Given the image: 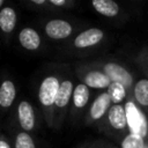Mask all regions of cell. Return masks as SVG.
Returning a JSON list of instances; mask_svg holds the SVG:
<instances>
[{
    "label": "cell",
    "mask_w": 148,
    "mask_h": 148,
    "mask_svg": "<svg viewBox=\"0 0 148 148\" xmlns=\"http://www.w3.org/2000/svg\"><path fill=\"white\" fill-rule=\"evenodd\" d=\"M125 111L127 116L128 130L131 133L141 135L142 138H148V118L135 104L133 97H128L125 104Z\"/></svg>",
    "instance_id": "obj_1"
},
{
    "label": "cell",
    "mask_w": 148,
    "mask_h": 148,
    "mask_svg": "<svg viewBox=\"0 0 148 148\" xmlns=\"http://www.w3.org/2000/svg\"><path fill=\"white\" fill-rule=\"evenodd\" d=\"M103 72L109 76L111 82L121 83L128 92L127 97H132L133 87H134V79L132 74L121 65L117 62H106L103 65Z\"/></svg>",
    "instance_id": "obj_2"
},
{
    "label": "cell",
    "mask_w": 148,
    "mask_h": 148,
    "mask_svg": "<svg viewBox=\"0 0 148 148\" xmlns=\"http://www.w3.org/2000/svg\"><path fill=\"white\" fill-rule=\"evenodd\" d=\"M59 86H60V82L56 76H47L40 83L38 97H39V102L45 109L51 108L56 103Z\"/></svg>",
    "instance_id": "obj_3"
},
{
    "label": "cell",
    "mask_w": 148,
    "mask_h": 148,
    "mask_svg": "<svg viewBox=\"0 0 148 148\" xmlns=\"http://www.w3.org/2000/svg\"><path fill=\"white\" fill-rule=\"evenodd\" d=\"M108 123L109 125L118 132H124L128 128L127 116L125 106L123 104H112L108 111Z\"/></svg>",
    "instance_id": "obj_4"
},
{
    "label": "cell",
    "mask_w": 148,
    "mask_h": 148,
    "mask_svg": "<svg viewBox=\"0 0 148 148\" xmlns=\"http://www.w3.org/2000/svg\"><path fill=\"white\" fill-rule=\"evenodd\" d=\"M132 97L139 109L147 116L148 118V79L142 77L139 79L133 87Z\"/></svg>",
    "instance_id": "obj_5"
},
{
    "label": "cell",
    "mask_w": 148,
    "mask_h": 148,
    "mask_svg": "<svg viewBox=\"0 0 148 148\" xmlns=\"http://www.w3.org/2000/svg\"><path fill=\"white\" fill-rule=\"evenodd\" d=\"M104 37V32L98 28H90L79 34L74 39V46L84 49L98 44Z\"/></svg>",
    "instance_id": "obj_6"
},
{
    "label": "cell",
    "mask_w": 148,
    "mask_h": 148,
    "mask_svg": "<svg viewBox=\"0 0 148 148\" xmlns=\"http://www.w3.org/2000/svg\"><path fill=\"white\" fill-rule=\"evenodd\" d=\"M111 98L108 92L99 94L95 101L92 102L90 110H89V118L90 120H99L103 118L104 114H108L109 109L111 108Z\"/></svg>",
    "instance_id": "obj_7"
},
{
    "label": "cell",
    "mask_w": 148,
    "mask_h": 148,
    "mask_svg": "<svg viewBox=\"0 0 148 148\" xmlns=\"http://www.w3.org/2000/svg\"><path fill=\"white\" fill-rule=\"evenodd\" d=\"M45 32L53 39H62L72 34V25L65 20H52L45 25Z\"/></svg>",
    "instance_id": "obj_8"
},
{
    "label": "cell",
    "mask_w": 148,
    "mask_h": 148,
    "mask_svg": "<svg viewBox=\"0 0 148 148\" xmlns=\"http://www.w3.org/2000/svg\"><path fill=\"white\" fill-rule=\"evenodd\" d=\"M17 116L20 125L25 131H31L35 127V112L30 103L22 101L17 108Z\"/></svg>",
    "instance_id": "obj_9"
},
{
    "label": "cell",
    "mask_w": 148,
    "mask_h": 148,
    "mask_svg": "<svg viewBox=\"0 0 148 148\" xmlns=\"http://www.w3.org/2000/svg\"><path fill=\"white\" fill-rule=\"evenodd\" d=\"M111 80L109 76L101 71H90L84 76V84L91 88L102 89V88H109L111 84Z\"/></svg>",
    "instance_id": "obj_10"
},
{
    "label": "cell",
    "mask_w": 148,
    "mask_h": 148,
    "mask_svg": "<svg viewBox=\"0 0 148 148\" xmlns=\"http://www.w3.org/2000/svg\"><path fill=\"white\" fill-rule=\"evenodd\" d=\"M21 45L27 50H37L40 44V37L36 30L31 28H24L18 35Z\"/></svg>",
    "instance_id": "obj_11"
},
{
    "label": "cell",
    "mask_w": 148,
    "mask_h": 148,
    "mask_svg": "<svg viewBox=\"0 0 148 148\" xmlns=\"http://www.w3.org/2000/svg\"><path fill=\"white\" fill-rule=\"evenodd\" d=\"M94 9L108 17H114L119 13V6L112 0H92L91 2Z\"/></svg>",
    "instance_id": "obj_12"
},
{
    "label": "cell",
    "mask_w": 148,
    "mask_h": 148,
    "mask_svg": "<svg viewBox=\"0 0 148 148\" xmlns=\"http://www.w3.org/2000/svg\"><path fill=\"white\" fill-rule=\"evenodd\" d=\"M73 83L69 81V80H65L62 82H60V86H59V90H58V94H57V98H56V106L59 108V109H62L65 108L71 97L73 96Z\"/></svg>",
    "instance_id": "obj_13"
},
{
    "label": "cell",
    "mask_w": 148,
    "mask_h": 148,
    "mask_svg": "<svg viewBox=\"0 0 148 148\" xmlns=\"http://www.w3.org/2000/svg\"><path fill=\"white\" fill-rule=\"evenodd\" d=\"M16 24V13L10 7H5L0 12V29L3 32H12Z\"/></svg>",
    "instance_id": "obj_14"
},
{
    "label": "cell",
    "mask_w": 148,
    "mask_h": 148,
    "mask_svg": "<svg viewBox=\"0 0 148 148\" xmlns=\"http://www.w3.org/2000/svg\"><path fill=\"white\" fill-rule=\"evenodd\" d=\"M16 95L15 86L12 81L6 80L0 86V105L2 108H9L14 102Z\"/></svg>",
    "instance_id": "obj_15"
},
{
    "label": "cell",
    "mask_w": 148,
    "mask_h": 148,
    "mask_svg": "<svg viewBox=\"0 0 148 148\" xmlns=\"http://www.w3.org/2000/svg\"><path fill=\"white\" fill-rule=\"evenodd\" d=\"M89 88L84 83H80L75 87L73 92V104L76 109H82L89 101Z\"/></svg>",
    "instance_id": "obj_16"
},
{
    "label": "cell",
    "mask_w": 148,
    "mask_h": 148,
    "mask_svg": "<svg viewBox=\"0 0 148 148\" xmlns=\"http://www.w3.org/2000/svg\"><path fill=\"white\" fill-rule=\"evenodd\" d=\"M106 92L109 94L112 104H121V102L126 99L128 96L127 89L121 83H118V82H112L108 88Z\"/></svg>",
    "instance_id": "obj_17"
},
{
    "label": "cell",
    "mask_w": 148,
    "mask_h": 148,
    "mask_svg": "<svg viewBox=\"0 0 148 148\" xmlns=\"http://www.w3.org/2000/svg\"><path fill=\"white\" fill-rule=\"evenodd\" d=\"M146 139L135 133H127L121 140V148H143Z\"/></svg>",
    "instance_id": "obj_18"
},
{
    "label": "cell",
    "mask_w": 148,
    "mask_h": 148,
    "mask_svg": "<svg viewBox=\"0 0 148 148\" xmlns=\"http://www.w3.org/2000/svg\"><path fill=\"white\" fill-rule=\"evenodd\" d=\"M15 148H36L34 140L27 132H21L16 135Z\"/></svg>",
    "instance_id": "obj_19"
},
{
    "label": "cell",
    "mask_w": 148,
    "mask_h": 148,
    "mask_svg": "<svg viewBox=\"0 0 148 148\" xmlns=\"http://www.w3.org/2000/svg\"><path fill=\"white\" fill-rule=\"evenodd\" d=\"M50 2L52 5H54V6H64V5H66V0H51Z\"/></svg>",
    "instance_id": "obj_20"
},
{
    "label": "cell",
    "mask_w": 148,
    "mask_h": 148,
    "mask_svg": "<svg viewBox=\"0 0 148 148\" xmlns=\"http://www.w3.org/2000/svg\"><path fill=\"white\" fill-rule=\"evenodd\" d=\"M0 148H10V146L5 140H0Z\"/></svg>",
    "instance_id": "obj_21"
},
{
    "label": "cell",
    "mask_w": 148,
    "mask_h": 148,
    "mask_svg": "<svg viewBox=\"0 0 148 148\" xmlns=\"http://www.w3.org/2000/svg\"><path fill=\"white\" fill-rule=\"evenodd\" d=\"M31 1L35 5H44L45 3V0H31Z\"/></svg>",
    "instance_id": "obj_22"
},
{
    "label": "cell",
    "mask_w": 148,
    "mask_h": 148,
    "mask_svg": "<svg viewBox=\"0 0 148 148\" xmlns=\"http://www.w3.org/2000/svg\"><path fill=\"white\" fill-rule=\"evenodd\" d=\"M143 148H148V138L146 139V145H145V147Z\"/></svg>",
    "instance_id": "obj_23"
},
{
    "label": "cell",
    "mask_w": 148,
    "mask_h": 148,
    "mask_svg": "<svg viewBox=\"0 0 148 148\" xmlns=\"http://www.w3.org/2000/svg\"><path fill=\"white\" fill-rule=\"evenodd\" d=\"M2 3H3V0H0V7L2 6Z\"/></svg>",
    "instance_id": "obj_24"
},
{
    "label": "cell",
    "mask_w": 148,
    "mask_h": 148,
    "mask_svg": "<svg viewBox=\"0 0 148 148\" xmlns=\"http://www.w3.org/2000/svg\"><path fill=\"white\" fill-rule=\"evenodd\" d=\"M147 72H148V62H147Z\"/></svg>",
    "instance_id": "obj_25"
}]
</instances>
